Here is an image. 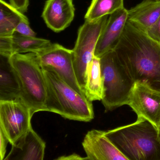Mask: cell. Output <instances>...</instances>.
<instances>
[{"mask_svg":"<svg viewBox=\"0 0 160 160\" xmlns=\"http://www.w3.org/2000/svg\"><path fill=\"white\" fill-rule=\"evenodd\" d=\"M10 59L20 82V100L32 116L35 113L46 111L47 83L36 54L17 53Z\"/></svg>","mask_w":160,"mask_h":160,"instance_id":"cell-4","label":"cell"},{"mask_svg":"<svg viewBox=\"0 0 160 160\" xmlns=\"http://www.w3.org/2000/svg\"><path fill=\"white\" fill-rule=\"evenodd\" d=\"M85 96L90 102L101 100L103 84L100 58L95 56L88 64L85 74Z\"/></svg>","mask_w":160,"mask_h":160,"instance_id":"cell-16","label":"cell"},{"mask_svg":"<svg viewBox=\"0 0 160 160\" xmlns=\"http://www.w3.org/2000/svg\"><path fill=\"white\" fill-rule=\"evenodd\" d=\"M153 1H160V0H153Z\"/></svg>","mask_w":160,"mask_h":160,"instance_id":"cell-26","label":"cell"},{"mask_svg":"<svg viewBox=\"0 0 160 160\" xmlns=\"http://www.w3.org/2000/svg\"><path fill=\"white\" fill-rule=\"evenodd\" d=\"M42 70L47 83L46 111L76 121L89 122L94 118L92 102L73 89L54 71Z\"/></svg>","mask_w":160,"mask_h":160,"instance_id":"cell-3","label":"cell"},{"mask_svg":"<svg viewBox=\"0 0 160 160\" xmlns=\"http://www.w3.org/2000/svg\"><path fill=\"white\" fill-rule=\"evenodd\" d=\"M75 9L73 0H47L42 17L53 32H62L74 19Z\"/></svg>","mask_w":160,"mask_h":160,"instance_id":"cell-12","label":"cell"},{"mask_svg":"<svg viewBox=\"0 0 160 160\" xmlns=\"http://www.w3.org/2000/svg\"><path fill=\"white\" fill-rule=\"evenodd\" d=\"M9 3L20 13L27 12L29 5V0H9Z\"/></svg>","mask_w":160,"mask_h":160,"instance_id":"cell-22","label":"cell"},{"mask_svg":"<svg viewBox=\"0 0 160 160\" xmlns=\"http://www.w3.org/2000/svg\"><path fill=\"white\" fill-rule=\"evenodd\" d=\"M0 52L8 56L12 55L11 37H0Z\"/></svg>","mask_w":160,"mask_h":160,"instance_id":"cell-21","label":"cell"},{"mask_svg":"<svg viewBox=\"0 0 160 160\" xmlns=\"http://www.w3.org/2000/svg\"><path fill=\"white\" fill-rule=\"evenodd\" d=\"M104 131L92 130L82 143L87 156L92 160H129L104 135Z\"/></svg>","mask_w":160,"mask_h":160,"instance_id":"cell-11","label":"cell"},{"mask_svg":"<svg viewBox=\"0 0 160 160\" xmlns=\"http://www.w3.org/2000/svg\"><path fill=\"white\" fill-rule=\"evenodd\" d=\"M100 60L103 84L101 100L105 112L127 105L134 82L113 50L103 54Z\"/></svg>","mask_w":160,"mask_h":160,"instance_id":"cell-5","label":"cell"},{"mask_svg":"<svg viewBox=\"0 0 160 160\" xmlns=\"http://www.w3.org/2000/svg\"><path fill=\"white\" fill-rule=\"evenodd\" d=\"M160 128V125L159 128Z\"/></svg>","mask_w":160,"mask_h":160,"instance_id":"cell-27","label":"cell"},{"mask_svg":"<svg viewBox=\"0 0 160 160\" xmlns=\"http://www.w3.org/2000/svg\"><path fill=\"white\" fill-rule=\"evenodd\" d=\"M108 16L95 20H85L79 29L77 41L72 49L74 69L84 92L87 67L94 56L98 40L107 22Z\"/></svg>","mask_w":160,"mask_h":160,"instance_id":"cell-6","label":"cell"},{"mask_svg":"<svg viewBox=\"0 0 160 160\" xmlns=\"http://www.w3.org/2000/svg\"><path fill=\"white\" fill-rule=\"evenodd\" d=\"M46 144L32 128L22 141L12 146L3 160H43Z\"/></svg>","mask_w":160,"mask_h":160,"instance_id":"cell-13","label":"cell"},{"mask_svg":"<svg viewBox=\"0 0 160 160\" xmlns=\"http://www.w3.org/2000/svg\"><path fill=\"white\" fill-rule=\"evenodd\" d=\"M160 17V1L144 0L128 10V21L147 33Z\"/></svg>","mask_w":160,"mask_h":160,"instance_id":"cell-15","label":"cell"},{"mask_svg":"<svg viewBox=\"0 0 160 160\" xmlns=\"http://www.w3.org/2000/svg\"><path fill=\"white\" fill-rule=\"evenodd\" d=\"M36 54L42 69L54 71L73 89L85 96L74 69L72 50L66 48L60 44L52 43Z\"/></svg>","mask_w":160,"mask_h":160,"instance_id":"cell-7","label":"cell"},{"mask_svg":"<svg viewBox=\"0 0 160 160\" xmlns=\"http://www.w3.org/2000/svg\"><path fill=\"white\" fill-rule=\"evenodd\" d=\"M104 135L129 160H160L158 129L144 118H137L134 123L104 132Z\"/></svg>","mask_w":160,"mask_h":160,"instance_id":"cell-2","label":"cell"},{"mask_svg":"<svg viewBox=\"0 0 160 160\" xmlns=\"http://www.w3.org/2000/svg\"><path fill=\"white\" fill-rule=\"evenodd\" d=\"M28 19L10 3L0 0V37H11L15 28L22 20Z\"/></svg>","mask_w":160,"mask_h":160,"instance_id":"cell-17","label":"cell"},{"mask_svg":"<svg viewBox=\"0 0 160 160\" xmlns=\"http://www.w3.org/2000/svg\"><path fill=\"white\" fill-rule=\"evenodd\" d=\"M128 10L120 8L110 15L100 35L94 52V56L100 58L113 49L119 40L128 21Z\"/></svg>","mask_w":160,"mask_h":160,"instance_id":"cell-10","label":"cell"},{"mask_svg":"<svg viewBox=\"0 0 160 160\" xmlns=\"http://www.w3.org/2000/svg\"><path fill=\"white\" fill-rule=\"evenodd\" d=\"M9 143L0 124V160H3L6 153L7 147Z\"/></svg>","mask_w":160,"mask_h":160,"instance_id":"cell-23","label":"cell"},{"mask_svg":"<svg viewBox=\"0 0 160 160\" xmlns=\"http://www.w3.org/2000/svg\"><path fill=\"white\" fill-rule=\"evenodd\" d=\"M51 44L48 39L23 36L14 32L11 37L12 55L26 52L37 53Z\"/></svg>","mask_w":160,"mask_h":160,"instance_id":"cell-18","label":"cell"},{"mask_svg":"<svg viewBox=\"0 0 160 160\" xmlns=\"http://www.w3.org/2000/svg\"><path fill=\"white\" fill-rule=\"evenodd\" d=\"M124 7V0H92L86 13L85 19L95 20L111 15Z\"/></svg>","mask_w":160,"mask_h":160,"instance_id":"cell-19","label":"cell"},{"mask_svg":"<svg viewBox=\"0 0 160 160\" xmlns=\"http://www.w3.org/2000/svg\"><path fill=\"white\" fill-rule=\"evenodd\" d=\"M146 33L152 39L160 43V17Z\"/></svg>","mask_w":160,"mask_h":160,"instance_id":"cell-24","label":"cell"},{"mask_svg":"<svg viewBox=\"0 0 160 160\" xmlns=\"http://www.w3.org/2000/svg\"><path fill=\"white\" fill-rule=\"evenodd\" d=\"M55 160H92L90 158L87 157L86 158H82L77 154H72L68 156H62Z\"/></svg>","mask_w":160,"mask_h":160,"instance_id":"cell-25","label":"cell"},{"mask_svg":"<svg viewBox=\"0 0 160 160\" xmlns=\"http://www.w3.org/2000/svg\"><path fill=\"white\" fill-rule=\"evenodd\" d=\"M10 58L0 52V102L20 99V82Z\"/></svg>","mask_w":160,"mask_h":160,"instance_id":"cell-14","label":"cell"},{"mask_svg":"<svg viewBox=\"0 0 160 160\" xmlns=\"http://www.w3.org/2000/svg\"><path fill=\"white\" fill-rule=\"evenodd\" d=\"M113 50L134 83L160 91L159 42L128 21Z\"/></svg>","mask_w":160,"mask_h":160,"instance_id":"cell-1","label":"cell"},{"mask_svg":"<svg viewBox=\"0 0 160 160\" xmlns=\"http://www.w3.org/2000/svg\"><path fill=\"white\" fill-rule=\"evenodd\" d=\"M137 114L152 123L158 129L160 125V91L142 83L134 82L128 101Z\"/></svg>","mask_w":160,"mask_h":160,"instance_id":"cell-9","label":"cell"},{"mask_svg":"<svg viewBox=\"0 0 160 160\" xmlns=\"http://www.w3.org/2000/svg\"><path fill=\"white\" fill-rule=\"evenodd\" d=\"M32 116L20 99L0 102V124L11 145L26 137L32 128Z\"/></svg>","mask_w":160,"mask_h":160,"instance_id":"cell-8","label":"cell"},{"mask_svg":"<svg viewBox=\"0 0 160 160\" xmlns=\"http://www.w3.org/2000/svg\"><path fill=\"white\" fill-rule=\"evenodd\" d=\"M14 32L19 34L23 36L29 37H36V33L33 31L30 26L28 19L22 20L16 26Z\"/></svg>","mask_w":160,"mask_h":160,"instance_id":"cell-20","label":"cell"}]
</instances>
